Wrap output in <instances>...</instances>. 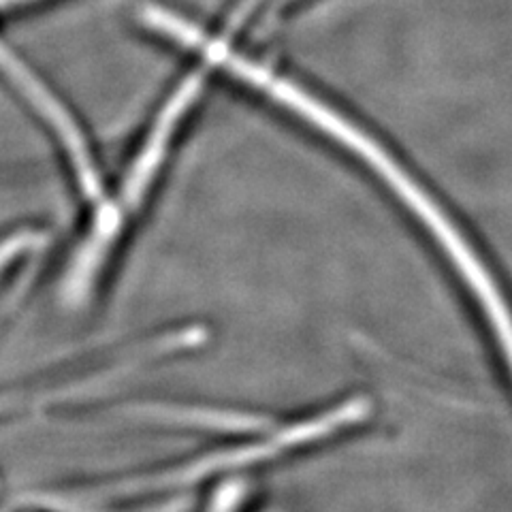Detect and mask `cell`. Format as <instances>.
<instances>
[{
    "label": "cell",
    "mask_w": 512,
    "mask_h": 512,
    "mask_svg": "<svg viewBox=\"0 0 512 512\" xmlns=\"http://www.w3.org/2000/svg\"><path fill=\"white\" fill-rule=\"evenodd\" d=\"M160 30H163V35H167L169 39L192 47V50L203 52L205 58L222 64L224 69L237 77H242L250 86L259 88L261 92L269 94L271 99H276L288 109H293L295 114L306 118L310 124L320 128V131L342 143L344 148L359 156L367 167L378 173V178L404 201L408 210H412V214L425 224L431 235H434L440 248L446 250L453 267L463 276V280L470 286V291L480 301V306H483V314L500 340L502 355L506 357L508 363H512V314L500 286L493 282L489 269L470 248L466 237L457 231L453 220L442 212V207L429 197V192L416 182L376 139L363 133L359 126L348 122L340 114H335L331 107L314 99L312 94L303 92L293 82H288V79H282L280 75L267 71L261 64L250 62L248 58L231 54L227 47H222L218 41L205 39L199 28H195L190 22H184L178 15L169 13L163 24H160Z\"/></svg>",
    "instance_id": "6da1fadb"
},
{
    "label": "cell",
    "mask_w": 512,
    "mask_h": 512,
    "mask_svg": "<svg viewBox=\"0 0 512 512\" xmlns=\"http://www.w3.org/2000/svg\"><path fill=\"white\" fill-rule=\"evenodd\" d=\"M0 71L11 79L15 88H20V92L32 103V107L39 111V116L50 124V128L56 133L60 148L67 152L79 192H82L86 199H99L101 197L99 171H96L94 158L82 128L75 124L69 111L64 109L56 96L28 71L18 58L11 56L9 50H5L3 45H0Z\"/></svg>",
    "instance_id": "7a4b0ae2"
},
{
    "label": "cell",
    "mask_w": 512,
    "mask_h": 512,
    "mask_svg": "<svg viewBox=\"0 0 512 512\" xmlns=\"http://www.w3.org/2000/svg\"><path fill=\"white\" fill-rule=\"evenodd\" d=\"M24 406L22 393H0V416L11 414Z\"/></svg>",
    "instance_id": "3957f363"
},
{
    "label": "cell",
    "mask_w": 512,
    "mask_h": 512,
    "mask_svg": "<svg viewBox=\"0 0 512 512\" xmlns=\"http://www.w3.org/2000/svg\"><path fill=\"white\" fill-rule=\"evenodd\" d=\"M28 3H35V0H0V9H13V7H22Z\"/></svg>",
    "instance_id": "277c9868"
}]
</instances>
